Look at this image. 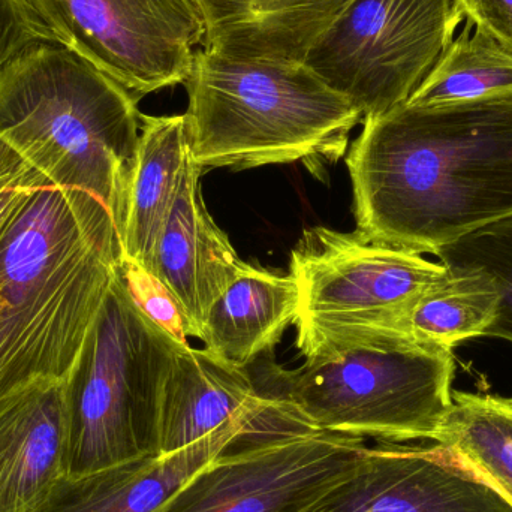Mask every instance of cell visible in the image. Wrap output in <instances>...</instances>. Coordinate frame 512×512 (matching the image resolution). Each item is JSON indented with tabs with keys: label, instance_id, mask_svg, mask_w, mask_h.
<instances>
[{
	"label": "cell",
	"instance_id": "21",
	"mask_svg": "<svg viewBox=\"0 0 512 512\" xmlns=\"http://www.w3.org/2000/svg\"><path fill=\"white\" fill-rule=\"evenodd\" d=\"M468 24L406 104L433 105L512 92V54Z\"/></svg>",
	"mask_w": 512,
	"mask_h": 512
},
{
	"label": "cell",
	"instance_id": "12",
	"mask_svg": "<svg viewBox=\"0 0 512 512\" xmlns=\"http://www.w3.org/2000/svg\"><path fill=\"white\" fill-rule=\"evenodd\" d=\"M304 512H512L489 484L442 445L385 441Z\"/></svg>",
	"mask_w": 512,
	"mask_h": 512
},
{
	"label": "cell",
	"instance_id": "22",
	"mask_svg": "<svg viewBox=\"0 0 512 512\" xmlns=\"http://www.w3.org/2000/svg\"><path fill=\"white\" fill-rule=\"evenodd\" d=\"M448 270L481 271L499 292L495 321L486 337L512 343V218L475 231L436 252Z\"/></svg>",
	"mask_w": 512,
	"mask_h": 512
},
{
	"label": "cell",
	"instance_id": "10",
	"mask_svg": "<svg viewBox=\"0 0 512 512\" xmlns=\"http://www.w3.org/2000/svg\"><path fill=\"white\" fill-rule=\"evenodd\" d=\"M364 448L361 436L324 430L227 448L164 512H304L354 468Z\"/></svg>",
	"mask_w": 512,
	"mask_h": 512
},
{
	"label": "cell",
	"instance_id": "18",
	"mask_svg": "<svg viewBox=\"0 0 512 512\" xmlns=\"http://www.w3.org/2000/svg\"><path fill=\"white\" fill-rule=\"evenodd\" d=\"M189 158L185 116L141 114L137 158L126 191L123 259L149 270Z\"/></svg>",
	"mask_w": 512,
	"mask_h": 512
},
{
	"label": "cell",
	"instance_id": "8",
	"mask_svg": "<svg viewBox=\"0 0 512 512\" xmlns=\"http://www.w3.org/2000/svg\"><path fill=\"white\" fill-rule=\"evenodd\" d=\"M300 289L297 342L397 328L448 268L412 252L327 227L306 230L291 252Z\"/></svg>",
	"mask_w": 512,
	"mask_h": 512
},
{
	"label": "cell",
	"instance_id": "9",
	"mask_svg": "<svg viewBox=\"0 0 512 512\" xmlns=\"http://www.w3.org/2000/svg\"><path fill=\"white\" fill-rule=\"evenodd\" d=\"M62 45L140 101L185 83L204 26L194 0H20Z\"/></svg>",
	"mask_w": 512,
	"mask_h": 512
},
{
	"label": "cell",
	"instance_id": "3",
	"mask_svg": "<svg viewBox=\"0 0 512 512\" xmlns=\"http://www.w3.org/2000/svg\"><path fill=\"white\" fill-rule=\"evenodd\" d=\"M138 102L68 48L33 42L0 68V141L51 185L101 201L120 233Z\"/></svg>",
	"mask_w": 512,
	"mask_h": 512
},
{
	"label": "cell",
	"instance_id": "23",
	"mask_svg": "<svg viewBox=\"0 0 512 512\" xmlns=\"http://www.w3.org/2000/svg\"><path fill=\"white\" fill-rule=\"evenodd\" d=\"M122 276L132 297L135 298L143 312L156 324L164 327L171 336L176 337L180 342L189 343L185 319H183L176 301L168 294L167 289L156 280V277H153L140 265L126 261V259H123L122 262Z\"/></svg>",
	"mask_w": 512,
	"mask_h": 512
},
{
	"label": "cell",
	"instance_id": "5",
	"mask_svg": "<svg viewBox=\"0 0 512 512\" xmlns=\"http://www.w3.org/2000/svg\"><path fill=\"white\" fill-rule=\"evenodd\" d=\"M300 369L273 366L268 393L316 430L382 441H433L451 403L453 349L397 328L348 331L297 342Z\"/></svg>",
	"mask_w": 512,
	"mask_h": 512
},
{
	"label": "cell",
	"instance_id": "14",
	"mask_svg": "<svg viewBox=\"0 0 512 512\" xmlns=\"http://www.w3.org/2000/svg\"><path fill=\"white\" fill-rule=\"evenodd\" d=\"M65 381L36 379L0 399V512H32L66 475Z\"/></svg>",
	"mask_w": 512,
	"mask_h": 512
},
{
	"label": "cell",
	"instance_id": "2",
	"mask_svg": "<svg viewBox=\"0 0 512 512\" xmlns=\"http://www.w3.org/2000/svg\"><path fill=\"white\" fill-rule=\"evenodd\" d=\"M122 262L107 207L33 170L0 222V399L66 381Z\"/></svg>",
	"mask_w": 512,
	"mask_h": 512
},
{
	"label": "cell",
	"instance_id": "19",
	"mask_svg": "<svg viewBox=\"0 0 512 512\" xmlns=\"http://www.w3.org/2000/svg\"><path fill=\"white\" fill-rule=\"evenodd\" d=\"M433 441L512 508V397L453 390L450 411Z\"/></svg>",
	"mask_w": 512,
	"mask_h": 512
},
{
	"label": "cell",
	"instance_id": "17",
	"mask_svg": "<svg viewBox=\"0 0 512 512\" xmlns=\"http://www.w3.org/2000/svg\"><path fill=\"white\" fill-rule=\"evenodd\" d=\"M300 315V289L292 274L243 262L224 294L210 307L201 342L216 357L248 367L280 342Z\"/></svg>",
	"mask_w": 512,
	"mask_h": 512
},
{
	"label": "cell",
	"instance_id": "11",
	"mask_svg": "<svg viewBox=\"0 0 512 512\" xmlns=\"http://www.w3.org/2000/svg\"><path fill=\"white\" fill-rule=\"evenodd\" d=\"M230 429L243 435L236 450L316 430L294 406L267 393L248 367L206 348L180 345L162 396L159 454L177 453Z\"/></svg>",
	"mask_w": 512,
	"mask_h": 512
},
{
	"label": "cell",
	"instance_id": "25",
	"mask_svg": "<svg viewBox=\"0 0 512 512\" xmlns=\"http://www.w3.org/2000/svg\"><path fill=\"white\" fill-rule=\"evenodd\" d=\"M460 5L471 26L512 54V0H460Z\"/></svg>",
	"mask_w": 512,
	"mask_h": 512
},
{
	"label": "cell",
	"instance_id": "7",
	"mask_svg": "<svg viewBox=\"0 0 512 512\" xmlns=\"http://www.w3.org/2000/svg\"><path fill=\"white\" fill-rule=\"evenodd\" d=\"M460 0H349L304 65L366 117L405 105L462 23Z\"/></svg>",
	"mask_w": 512,
	"mask_h": 512
},
{
	"label": "cell",
	"instance_id": "24",
	"mask_svg": "<svg viewBox=\"0 0 512 512\" xmlns=\"http://www.w3.org/2000/svg\"><path fill=\"white\" fill-rule=\"evenodd\" d=\"M44 42L20 0H0V68L33 42Z\"/></svg>",
	"mask_w": 512,
	"mask_h": 512
},
{
	"label": "cell",
	"instance_id": "27",
	"mask_svg": "<svg viewBox=\"0 0 512 512\" xmlns=\"http://www.w3.org/2000/svg\"><path fill=\"white\" fill-rule=\"evenodd\" d=\"M29 170V165L24 164L23 159L11 147L0 141V183L17 179Z\"/></svg>",
	"mask_w": 512,
	"mask_h": 512
},
{
	"label": "cell",
	"instance_id": "26",
	"mask_svg": "<svg viewBox=\"0 0 512 512\" xmlns=\"http://www.w3.org/2000/svg\"><path fill=\"white\" fill-rule=\"evenodd\" d=\"M32 177L33 170L30 168L23 176L0 183V222L5 219V216L11 212L15 203L20 200L21 195L26 191L27 185H29Z\"/></svg>",
	"mask_w": 512,
	"mask_h": 512
},
{
	"label": "cell",
	"instance_id": "20",
	"mask_svg": "<svg viewBox=\"0 0 512 512\" xmlns=\"http://www.w3.org/2000/svg\"><path fill=\"white\" fill-rule=\"evenodd\" d=\"M499 292L481 271L448 270L415 303L400 330L445 348L486 337L495 321Z\"/></svg>",
	"mask_w": 512,
	"mask_h": 512
},
{
	"label": "cell",
	"instance_id": "6",
	"mask_svg": "<svg viewBox=\"0 0 512 512\" xmlns=\"http://www.w3.org/2000/svg\"><path fill=\"white\" fill-rule=\"evenodd\" d=\"M180 345L138 306L120 267L65 381L66 475L159 456L162 396Z\"/></svg>",
	"mask_w": 512,
	"mask_h": 512
},
{
	"label": "cell",
	"instance_id": "4",
	"mask_svg": "<svg viewBox=\"0 0 512 512\" xmlns=\"http://www.w3.org/2000/svg\"><path fill=\"white\" fill-rule=\"evenodd\" d=\"M183 86L189 152L201 170L304 162L348 149L361 111L304 63L236 59L198 48Z\"/></svg>",
	"mask_w": 512,
	"mask_h": 512
},
{
	"label": "cell",
	"instance_id": "13",
	"mask_svg": "<svg viewBox=\"0 0 512 512\" xmlns=\"http://www.w3.org/2000/svg\"><path fill=\"white\" fill-rule=\"evenodd\" d=\"M203 170L183 167L176 200L159 234L149 271L176 301L189 337L201 339L207 313L239 273L243 261L215 224L201 194Z\"/></svg>",
	"mask_w": 512,
	"mask_h": 512
},
{
	"label": "cell",
	"instance_id": "16",
	"mask_svg": "<svg viewBox=\"0 0 512 512\" xmlns=\"http://www.w3.org/2000/svg\"><path fill=\"white\" fill-rule=\"evenodd\" d=\"M201 48L270 62L304 63L316 39L349 0H194Z\"/></svg>",
	"mask_w": 512,
	"mask_h": 512
},
{
	"label": "cell",
	"instance_id": "15",
	"mask_svg": "<svg viewBox=\"0 0 512 512\" xmlns=\"http://www.w3.org/2000/svg\"><path fill=\"white\" fill-rule=\"evenodd\" d=\"M239 430H222L168 456H150L81 477L63 475L32 512H164L176 493L230 445Z\"/></svg>",
	"mask_w": 512,
	"mask_h": 512
},
{
	"label": "cell",
	"instance_id": "1",
	"mask_svg": "<svg viewBox=\"0 0 512 512\" xmlns=\"http://www.w3.org/2000/svg\"><path fill=\"white\" fill-rule=\"evenodd\" d=\"M346 167L357 233L436 255L512 218V92L366 117Z\"/></svg>",
	"mask_w": 512,
	"mask_h": 512
}]
</instances>
